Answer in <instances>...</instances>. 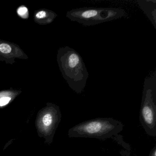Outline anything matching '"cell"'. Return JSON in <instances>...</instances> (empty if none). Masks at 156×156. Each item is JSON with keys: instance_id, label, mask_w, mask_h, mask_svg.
<instances>
[{"instance_id": "1", "label": "cell", "mask_w": 156, "mask_h": 156, "mask_svg": "<svg viewBox=\"0 0 156 156\" xmlns=\"http://www.w3.org/2000/svg\"><path fill=\"white\" fill-rule=\"evenodd\" d=\"M59 61L63 75L70 88L81 94L84 90L88 77L83 58L75 50L66 46L60 51Z\"/></svg>"}, {"instance_id": "2", "label": "cell", "mask_w": 156, "mask_h": 156, "mask_svg": "<svg viewBox=\"0 0 156 156\" xmlns=\"http://www.w3.org/2000/svg\"><path fill=\"white\" fill-rule=\"evenodd\" d=\"M124 125L112 118H98L81 122L68 130L70 138H89L105 140L116 136Z\"/></svg>"}, {"instance_id": "3", "label": "cell", "mask_w": 156, "mask_h": 156, "mask_svg": "<svg viewBox=\"0 0 156 156\" xmlns=\"http://www.w3.org/2000/svg\"><path fill=\"white\" fill-rule=\"evenodd\" d=\"M146 134L156 136V72L145 79L139 116Z\"/></svg>"}, {"instance_id": "4", "label": "cell", "mask_w": 156, "mask_h": 156, "mask_svg": "<svg viewBox=\"0 0 156 156\" xmlns=\"http://www.w3.org/2000/svg\"><path fill=\"white\" fill-rule=\"evenodd\" d=\"M124 10L113 8H81L67 12L66 17L72 21L84 26H93L126 16Z\"/></svg>"}, {"instance_id": "5", "label": "cell", "mask_w": 156, "mask_h": 156, "mask_svg": "<svg viewBox=\"0 0 156 156\" xmlns=\"http://www.w3.org/2000/svg\"><path fill=\"white\" fill-rule=\"evenodd\" d=\"M137 3L156 30V1L139 0L137 1Z\"/></svg>"}, {"instance_id": "6", "label": "cell", "mask_w": 156, "mask_h": 156, "mask_svg": "<svg viewBox=\"0 0 156 156\" xmlns=\"http://www.w3.org/2000/svg\"><path fill=\"white\" fill-rule=\"evenodd\" d=\"M0 51L3 53H9L12 51V48L9 44H0Z\"/></svg>"}, {"instance_id": "7", "label": "cell", "mask_w": 156, "mask_h": 156, "mask_svg": "<svg viewBox=\"0 0 156 156\" xmlns=\"http://www.w3.org/2000/svg\"><path fill=\"white\" fill-rule=\"evenodd\" d=\"M11 99V98L9 97H3L0 98V106H2L7 105L10 101Z\"/></svg>"}, {"instance_id": "8", "label": "cell", "mask_w": 156, "mask_h": 156, "mask_svg": "<svg viewBox=\"0 0 156 156\" xmlns=\"http://www.w3.org/2000/svg\"><path fill=\"white\" fill-rule=\"evenodd\" d=\"M28 12V9L25 7H21L18 9V13L20 16H23Z\"/></svg>"}, {"instance_id": "9", "label": "cell", "mask_w": 156, "mask_h": 156, "mask_svg": "<svg viewBox=\"0 0 156 156\" xmlns=\"http://www.w3.org/2000/svg\"><path fill=\"white\" fill-rule=\"evenodd\" d=\"M46 13L44 11H40L38 12L36 14V17L38 19H42L46 17Z\"/></svg>"}, {"instance_id": "10", "label": "cell", "mask_w": 156, "mask_h": 156, "mask_svg": "<svg viewBox=\"0 0 156 156\" xmlns=\"http://www.w3.org/2000/svg\"><path fill=\"white\" fill-rule=\"evenodd\" d=\"M149 156H156V146L155 145L151 149V151L150 152Z\"/></svg>"}]
</instances>
